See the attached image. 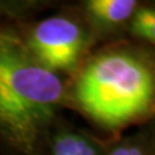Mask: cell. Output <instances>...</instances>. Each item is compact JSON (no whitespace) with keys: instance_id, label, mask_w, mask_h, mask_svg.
<instances>
[{"instance_id":"1","label":"cell","mask_w":155,"mask_h":155,"mask_svg":"<svg viewBox=\"0 0 155 155\" xmlns=\"http://www.w3.org/2000/svg\"><path fill=\"white\" fill-rule=\"evenodd\" d=\"M66 107L106 133V139L150 123L155 110L153 50L127 38L94 48L67 79Z\"/></svg>"},{"instance_id":"2","label":"cell","mask_w":155,"mask_h":155,"mask_svg":"<svg viewBox=\"0 0 155 155\" xmlns=\"http://www.w3.org/2000/svg\"><path fill=\"white\" fill-rule=\"evenodd\" d=\"M66 83L31 55L15 22L0 21V154L46 155Z\"/></svg>"},{"instance_id":"3","label":"cell","mask_w":155,"mask_h":155,"mask_svg":"<svg viewBox=\"0 0 155 155\" xmlns=\"http://www.w3.org/2000/svg\"><path fill=\"white\" fill-rule=\"evenodd\" d=\"M27 48L50 71L69 79L89 54L95 41L78 6L62 8L33 22H15Z\"/></svg>"},{"instance_id":"4","label":"cell","mask_w":155,"mask_h":155,"mask_svg":"<svg viewBox=\"0 0 155 155\" xmlns=\"http://www.w3.org/2000/svg\"><path fill=\"white\" fill-rule=\"evenodd\" d=\"M139 5L137 0H85L78 6L95 44L125 39L129 21Z\"/></svg>"},{"instance_id":"5","label":"cell","mask_w":155,"mask_h":155,"mask_svg":"<svg viewBox=\"0 0 155 155\" xmlns=\"http://www.w3.org/2000/svg\"><path fill=\"white\" fill-rule=\"evenodd\" d=\"M107 139L60 117L53 127L46 155H105Z\"/></svg>"},{"instance_id":"6","label":"cell","mask_w":155,"mask_h":155,"mask_svg":"<svg viewBox=\"0 0 155 155\" xmlns=\"http://www.w3.org/2000/svg\"><path fill=\"white\" fill-rule=\"evenodd\" d=\"M105 155H155L153 125L150 122L137 132L107 139Z\"/></svg>"},{"instance_id":"7","label":"cell","mask_w":155,"mask_h":155,"mask_svg":"<svg viewBox=\"0 0 155 155\" xmlns=\"http://www.w3.org/2000/svg\"><path fill=\"white\" fill-rule=\"evenodd\" d=\"M130 39L146 46L155 44V9L153 4L139 2L129 21L127 33Z\"/></svg>"}]
</instances>
